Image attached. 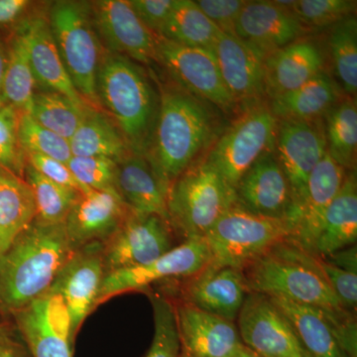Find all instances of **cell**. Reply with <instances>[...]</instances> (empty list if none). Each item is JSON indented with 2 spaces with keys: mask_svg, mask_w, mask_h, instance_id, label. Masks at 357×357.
<instances>
[{
  "mask_svg": "<svg viewBox=\"0 0 357 357\" xmlns=\"http://www.w3.org/2000/svg\"><path fill=\"white\" fill-rule=\"evenodd\" d=\"M246 2L245 0H198L196 3L220 32L236 35L237 20Z\"/></svg>",
  "mask_w": 357,
  "mask_h": 357,
  "instance_id": "obj_44",
  "label": "cell"
},
{
  "mask_svg": "<svg viewBox=\"0 0 357 357\" xmlns=\"http://www.w3.org/2000/svg\"><path fill=\"white\" fill-rule=\"evenodd\" d=\"M180 357H192V356H188V354H185V352L181 351Z\"/></svg>",
  "mask_w": 357,
  "mask_h": 357,
  "instance_id": "obj_52",
  "label": "cell"
},
{
  "mask_svg": "<svg viewBox=\"0 0 357 357\" xmlns=\"http://www.w3.org/2000/svg\"><path fill=\"white\" fill-rule=\"evenodd\" d=\"M323 51L301 37L265 58V95L272 100L290 93L325 72Z\"/></svg>",
  "mask_w": 357,
  "mask_h": 357,
  "instance_id": "obj_25",
  "label": "cell"
},
{
  "mask_svg": "<svg viewBox=\"0 0 357 357\" xmlns=\"http://www.w3.org/2000/svg\"><path fill=\"white\" fill-rule=\"evenodd\" d=\"M7 63V45L0 37V105L3 102V81Z\"/></svg>",
  "mask_w": 357,
  "mask_h": 357,
  "instance_id": "obj_50",
  "label": "cell"
},
{
  "mask_svg": "<svg viewBox=\"0 0 357 357\" xmlns=\"http://www.w3.org/2000/svg\"><path fill=\"white\" fill-rule=\"evenodd\" d=\"M21 26V25H20ZM16 28L10 43L7 45V63L3 81V102L20 112L31 109L36 79L30 64L24 35Z\"/></svg>",
  "mask_w": 357,
  "mask_h": 357,
  "instance_id": "obj_34",
  "label": "cell"
},
{
  "mask_svg": "<svg viewBox=\"0 0 357 357\" xmlns=\"http://www.w3.org/2000/svg\"><path fill=\"white\" fill-rule=\"evenodd\" d=\"M234 204L236 191L204 157L178 176L167 195L169 223L185 241L204 238Z\"/></svg>",
  "mask_w": 357,
  "mask_h": 357,
  "instance_id": "obj_5",
  "label": "cell"
},
{
  "mask_svg": "<svg viewBox=\"0 0 357 357\" xmlns=\"http://www.w3.org/2000/svg\"><path fill=\"white\" fill-rule=\"evenodd\" d=\"M236 204L255 215L287 220L293 225L292 195L274 151L263 155L244 174L236 188Z\"/></svg>",
  "mask_w": 357,
  "mask_h": 357,
  "instance_id": "obj_17",
  "label": "cell"
},
{
  "mask_svg": "<svg viewBox=\"0 0 357 357\" xmlns=\"http://www.w3.org/2000/svg\"><path fill=\"white\" fill-rule=\"evenodd\" d=\"M175 307L182 351L192 357H236L243 347L232 321L202 311L185 301Z\"/></svg>",
  "mask_w": 357,
  "mask_h": 357,
  "instance_id": "obj_20",
  "label": "cell"
},
{
  "mask_svg": "<svg viewBox=\"0 0 357 357\" xmlns=\"http://www.w3.org/2000/svg\"><path fill=\"white\" fill-rule=\"evenodd\" d=\"M91 8L107 53L126 56L140 65L156 62L157 35L143 24L128 0L91 1Z\"/></svg>",
  "mask_w": 357,
  "mask_h": 357,
  "instance_id": "obj_15",
  "label": "cell"
},
{
  "mask_svg": "<svg viewBox=\"0 0 357 357\" xmlns=\"http://www.w3.org/2000/svg\"><path fill=\"white\" fill-rule=\"evenodd\" d=\"M345 176L347 171L326 152L309 178L306 196L288 241L314 255V243L326 211L340 191Z\"/></svg>",
  "mask_w": 357,
  "mask_h": 357,
  "instance_id": "obj_23",
  "label": "cell"
},
{
  "mask_svg": "<svg viewBox=\"0 0 357 357\" xmlns=\"http://www.w3.org/2000/svg\"><path fill=\"white\" fill-rule=\"evenodd\" d=\"M24 180L31 189L36 206L35 220L50 225L64 223L81 192L56 184L26 163Z\"/></svg>",
  "mask_w": 357,
  "mask_h": 357,
  "instance_id": "obj_37",
  "label": "cell"
},
{
  "mask_svg": "<svg viewBox=\"0 0 357 357\" xmlns=\"http://www.w3.org/2000/svg\"><path fill=\"white\" fill-rule=\"evenodd\" d=\"M129 213L117 192L95 190L81 192L64 222L70 246L75 251L91 243L105 244Z\"/></svg>",
  "mask_w": 357,
  "mask_h": 357,
  "instance_id": "obj_19",
  "label": "cell"
},
{
  "mask_svg": "<svg viewBox=\"0 0 357 357\" xmlns=\"http://www.w3.org/2000/svg\"><path fill=\"white\" fill-rule=\"evenodd\" d=\"M187 279L183 301L234 323L249 293L243 270L210 262Z\"/></svg>",
  "mask_w": 357,
  "mask_h": 357,
  "instance_id": "obj_21",
  "label": "cell"
},
{
  "mask_svg": "<svg viewBox=\"0 0 357 357\" xmlns=\"http://www.w3.org/2000/svg\"><path fill=\"white\" fill-rule=\"evenodd\" d=\"M244 347L260 357H311L269 296L249 292L237 317Z\"/></svg>",
  "mask_w": 357,
  "mask_h": 357,
  "instance_id": "obj_12",
  "label": "cell"
},
{
  "mask_svg": "<svg viewBox=\"0 0 357 357\" xmlns=\"http://www.w3.org/2000/svg\"><path fill=\"white\" fill-rule=\"evenodd\" d=\"M0 357H32V356L24 342H22V344L14 342L4 333L0 337Z\"/></svg>",
  "mask_w": 357,
  "mask_h": 357,
  "instance_id": "obj_49",
  "label": "cell"
},
{
  "mask_svg": "<svg viewBox=\"0 0 357 357\" xmlns=\"http://www.w3.org/2000/svg\"><path fill=\"white\" fill-rule=\"evenodd\" d=\"M342 93L337 82L324 72L268 103L278 121H317L342 100Z\"/></svg>",
  "mask_w": 357,
  "mask_h": 357,
  "instance_id": "obj_28",
  "label": "cell"
},
{
  "mask_svg": "<svg viewBox=\"0 0 357 357\" xmlns=\"http://www.w3.org/2000/svg\"><path fill=\"white\" fill-rule=\"evenodd\" d=\"M357 239V178L349 171L337 196L326 211L314 243V255L325 258L342 249L356 245Z\"/></svg>",
  "mask_w": 357,
  "mask_h": 357,
  "instance_id": "obj_27",
  "label": "cell"
},
{
  "mask_svg": "<svg viewBox=\"0 0 357 357\" xmlns=\"http://www.w3.org/2000/svg\"><path fill=\"white\" fill-rule=\"evenodd\" d=\"M223 82L238 107L261 102L265 95V58L236 35L220 32L213 44Z\"/></svg>",
  "mask_w": 357,
  "mask_h": 357,
  "instance_id": "obj_18",
  "label": "cell"
},
{
  "mask_svg": "<svg viewBox=\"0 0 357 357\" xmlns=\"http://www.w3.org/2000/svg\"><path fill=\"white\" fill-rule=\"evenodd\" d=\"M73 253L64 223L33 220L0 256V305L14 314L48 293Z\"/></svg>",
  "mask_w": 357,
  "mask_h": 357,
  "instance_id": "obj_2",
  "label": "cell"
},
{
  "mask_svg": "<svg viewBox=\"0 0 357 357\" xmlns=\"http://www.w3.org/2000/svg\"><path fill=\"white\" fill-rule=\"evenodd\" d=\"M326 152L345 171L356 170L357 150L356 100L342 98L323 119Z\"/></svg>",
  "mask_w": 357,
  "mask_h": 357,
  "instance_id": "obj_33",
  "label": "cell"
},
{
  "mask_svg": "<svg viewBox=\"0 0 357 357\" xmlns=\"http://www.w3.org/2000/svg\"><path fill=\"white\" fill-rule=\"evenodd\" d=\"M18 139L25 154H38L67 164L72 158L69 140L37 123L26 112H20Z\"/></svg>",
  "mask_w": 357,
  "mask_h": 357,
  "instance_id": "obj_38",
  "label": "cell"
},
{
  "mask_svg": "<svg viewBox=\"0 0 357 357\" xmlns=\"http://www.w3.org/2000/svg\"><path fill=\"white\" fill-rule=\"evenodd\" d=\"M73 156L107 157L119 163L131 153L128 143L114 121L91 105L70 141Z\"/></svg>",
  "mask_w": 357,
  "mask_h": 357,
  "instance_id": "obj_30",
  "label": "cell"
},
{
  "mask_svg": "<svg viewBox=\"0 0 357 357\" xmlns=\"http://www.w3.org/2000/svg\"><path fill=\"white\" fill-rule=\"evenodd\" d=\"M220 33L196 1L175 0L172 10L157 36L183 46L211 50Z\"/></svg>",
  "mask_w": 357,
  "mask_h": 357,
  "instance_id": "obj_32",
  "label": "cell"
},
{
  "mask_svg": "<svg viewBox=\"0 0 357 357\" xmlns=\"http://www.w3.org/2000/svg\"><path fill=\"white\" fill-rule=\"evenodd\" d=\"M170 223L158 215L129 213L103 244L105 274L147 264L175 248Z\"/></svg>",
  "mask_w": 357,
  "mask_h": 357,
  "instance_id": "obj_13",
  "label": "cell"
},
{
  "mask_svg": "<svg viewBox=\"0 0 357 357\" xmlns=\"http://www.w3.org/2000/svg\"><path fill=\"white\" fill-rule=\"evenodd\" d=\"M67 165L77 182L86 190L117 192V162L114 160L107 157L72 156Z\"/></svg>",
  "mask_w": 357,
  "mask_h": 357,
  "instance_id": "obj_41",
  "label": "cell"
},
{
  "mask_svg": "<svg viewBox=\"0 0 357 357\" xmlns=\"http://www.w3.org/2000/svg\"><path fill=\"white\" fill-rule=\"evenodd\" d=\"M86 107H79L56 91H36L28 114L40 126L70 141L83 119Z\"/></svg>",
  "mask_w": 357,
  "mask_h": 357,
  "instance_id": "obj_36",
  "label": "cell"
},
{
  "mask_svg": "<svg viewBox=\"0 0 357 357\" xmlns=\"http://www.w3.org/2000/svg\"><path fill=\"white\" fill-rule=\"evenodd\" d=\"M4 333L6 332H4L3 328H0V337H1V335H3Z\"/></svg>",
  "mask_w": 357,
  "mask_h": 357,
  "instance_id": "obj_53",
  "label": "cell"
},
{
  "mask_svg": "<svg viewBox=\"0 0 357 357\" xmlns=\"http://www.w3.org/2000/svg\"><path fill=\"white\" fill-rule=\"evenodd\" d=\"M35 218L34 197L24 178L0 167V256Z\"/></svg>",
  "mask_w": 357,
  "mask_h": 357,
  "instance_id": "obj_31",
  "label": "cell"
},
{
  "mask_svg": "<svg viewBox=\"0 0 357 357\" xmlns=\"http://www.w3.org/2000/svg\"><path fill=\"white\" fill-rule=\"evenodd\" d=\"M129 2L143 24L155 35H159L175 0H130Z\"/></svg>",
  "mask_w": 357,
  "mask_h": 357,
  "instance_id": "obj_46",
  "label": "cell"
},
{
  "mask_svg": "<svg viewBox=\"0 0 357 357\" xmlns=\"http://www.w3.org/2000/svg\"><path fill=\"white\" fill-rule=\"evenodd\" d=\"M330 44L333 74L342 93L356 98L357 91V21L349 16L332 26Z\"/></svg>",
  "mask_w": 357,
  "mask_h": 357,
  "instance_id": "obj_35",
  "label": "cell"
},
{
  "mask_svg": "<svg viewBox=\"0 0 357 357\" xmlns=\"http://www.w3.org/2000/svg\"><path fill=\"white\" fill-rule=\"evenodd\" d=\"M96 95L131 153L145 156L160 105L159 89L146 70L126 56L105 52L96 77Z\"/></svg>",
  "mask_w": 357,
  "mask_h": 357,
  "instance_id": "obj_3",
  "label": "cell"
},
{
  "mask_svg": "<svg viewBox=\"0 0 357 357\" xmlns=\"http://www.w3.org/2000/svg\"><path fill=\"white\" fill-rule=\"evenodd\" d=\"M20 112L7 105H0V167L24 178L26 157L18 139Z\"/></svg>",
  "mask_w": 357,
  "mask_h": 357,
  "instance_id": "obj_42",
  "label": "cell"
},
{
  "mask_svg": "<svg viewBox=\"0 0 357 357\" xmlns=\"http://www.w3.org/2000/svg\"><path fill=\"white\" fill-rule=\"evenodd\" d=\"M318 267L330 284L342 307L347 312L356 309L357 274L333 266L318 256Z\"/></svg>",
  "mask_w": 357,
  "mask_h": 357,
  "instance_id": "obj_43",
  "label": "cell"
},
{
  "mask_svg": "<svg viewBox=\"0 0 357 357\" xmlns=\"http://www.w3.org/2000/svg\"><path fill=\"white\" fill-rule=\"evenodd\" d=\"M292 231L287 220L255 215L234 204L204 236L211 263L243 270Z\"/></svg>",
  "mask_w": 357,
  "mask_h": 357,
  "instance_id": "obj_8",
  "label": "cell"
},
{
  "mask_svg": "<svg viewBox=\"0 0 357 357\" xmlns=\"http://www.w3.org/2000/svg\"><path fill=\"white\" fill-rule=\"evenodd\" d=\"M47 17L70 81L84 102L100 109L96 77L105 52L93 23L91 2H52Z\"/></svg>",
  "mask_w": 357,
  "mask_h": 357,
  "instance_id": "obj_6",
  "label": "cell"
},
{
  "mask_svg": "<svg viewBox=\"0 0 357 357\" xmlns=\"http://www.w3.org/2000/svg\"><path fill=\"white\" fill-rule=\"evenodd\" d=\"M324 259L333 264V266L357 274L356 244L338 250L333 255L326 256Z\"/></svg>",
  "mask_w": 357,
  "mask_h": 357,
  "instance_id": "obj_48",
  "label": "cell"
},
{
  "mask_svg": "<svg viewBox=\"0 0 357 357\" xmlns=\"http://www.w3.org/2000/svg\"><path fill=\"white\" fill-rule=\"evenodd\" d=\"M20 27L24 35L36 83L43 86L45 91L62 93L79 107L88 105L70 81L59 53L47 14L35 13Z\"/></svg>",
  "mask_w": 357,
  "mask_h": 357,
  "instance_id": "obj_24",
  "label": "cell"
},
{
  "mask_svg": "<svg viewBox=\"0 0 357 357\" xmlns=\"http://www.w3.org/2000/svg\"><path fill=\"white\" fill-rule=\"evenodd\" d=\"M271 298L311 357H351L338 342L325 310Z\"/></svg>",
  "mask_w": 357,
  "mask_h": 357,
  "instance_id": "obj_29",
  "label": "cell"
},
{
  "mask_svg": "<svg viewBox=\"0 0 357 357\" xmlns=\"http://www.w3.org/2000/svg\"><path fill=\"white\" fill-rule=\"evenodd\" d=\"M243 273L249 292L325 311H345L319 271L318 255L297 248L287 239L244 267Z\"/></svg>",
  "mask_w": 357,
  "mask_h": 357,
  "instance_id": "obj_4",
  "label": "cell"
},
{
  "mask_svg": "<svg viewBox=\"0 0 357 357\" xmlns=\"http://www.w3.org/2000/svg\"><path fill=\"white\" fill-rule=\"evenodd\" d=\"M14 316L32 357H73L69 312L57 294H45Z\"/></svg>",
  "mask_w": 357,
  "mask_h": 357,
  "instance_id": "obj_16",
  "label": "cell"
},
{
  "mask_svg": "<svg viewBox=\"0 0 357 357\" xmlns=\"http://www.w3.org/2000/svg\"><path fill=\"white\" fill-rule=\"evenodd\" d=\"M116 191L131 213L158 215L169 222L168 188L144 156L130 153L117 163Z\"/></svg>",
  "mask_w": 357,
  "mask_h": 357,
  "instance_id": "obj_26",
  "label": "cell"
},
{
  "mask_svg": "<svg viewBox=\"0 0 357 357\" xmlns=\"http://www.w3.org/2000/svg\"><path fill=\"white\" fill-rule=\"evenodd\" d=\"M277 123L278 119L264 100L243 107L204 158L236 191L239 181L253 164L263 155L274 151Z\"/></svg>",
  "mask_w": 357,
  "mask_h": 357,
  "instance_id": "obj_7",
  "label": "cell"
},
{
  "mask_svg": "<svg viewBox=\"0 0 357 357\" xmlns=\"http://www.w3.org/2000/svg\"><path fill=\"white\" fill-rule=\"evenodd\" d=\"M356 0H298L289 10L305 28L316 29L333 26L354 15Z\"/></svg>",
  "mask_w": 357,
  "mask_h": 357,
  "instance_id": "obj_40",
  "label": "cell"
},
{
  "mask_svg": "<svg viewBox=\"0 0 357 357\" xmlns=\"http://www.w3.org/2000/svg\"><path fill=\"white\" fill-rule=\"evenodd\" d=\"M149 298L153 307L154 337L145 357H180L182 347L173 303L158 294Z\"/></svg>",
  "mask_w": 357,
  "mask_h": 357,
  "instance_id": "obj_39",
  "label": "cell"
},
{
  "mask_svg": "<svg viewBox=\"0 0 357 357\" xmlns=\"http://www.w3.org/2000/svg\"><path fill=\"white\" fill-rule=\"evenodd\" d=\"M326 153L324 122L278 121L274 154L287 178L295 222L304 202L312 171ZM293 227V225H292Z\"/></svg>",
  "mask_w": 357,
  "mask_h": 357,
  "instance_id": "obj_11",
  "label": "cell"
},
{
  "mask_svg": "<svg viewBox=\"0 0 357 357\" xmlns=\"http://www.w3.org/2000/svg\"><path fill=\"white\" fill-rule=\"evenodd\" d=\"M156 62L174 83L223 114L238 109L225 86L213 51L183 46L157 36Z\"/></svg>",
  "mask_w": 357,
  "mask_h": 357,
  "instance_id": "obj_9",
  "label": "cell"
},
{
  "mask_svg": "<svg viewBox=\"0 0 357 357\" xmlns=\"http://www.w3.org/2000/svg\"><path fill=\"white\" fill-rule=\"evenodd\" d=\"M236 357H260L259 356H257V354H255V352H253L252 351H250V349H248L246 347H241V351H239L238 354H237V356Z\"/></svg>",
  "mask_w": 357,
  "mask_h": 357,
  "instance_id": "obj_51",
  "label": "cell"
},
{
  "mask_svg": "<svg viewBox=\"0 0 357 357\" xmlns=\"http://www.w3.org/2000/svg\"><path fill=\"white\" fill-rule=\"evenodd\" d=\"M158 117L145 158L167 188L204 155L223 131L217 107L175 83L159 84Z\"/></svg>",
  "mask_w": 357,
  "mask_h": 357,
  "instance_id": "obj_1",
  "label": "cell"
},
{
  "mask_svg": "<svg viewBox=\"0 0 357 357\" xmlns=\"http://www.w3.org/2000/svg\"><path fill=\"white\" fill-rule=\"evenodd\" d=\"M306 28L276 1H248L239 14L236 35L267 56L303 37Z\"/></svg>",
  "mask_w": 357,
  "mask_h": 357,
  "instance_id": "obj_22",
  "label": "cell"
},
{
  "mask_svg": "<svg viewBox=\"0 0 357 357\" xmlns=\"http://www.w3.org/2000/svg\"><path fill=\"white\" fill-rule=\"evenodd\" d=\"M25 157L28 165L52 182L64 187L73 188L81 192L89 191L77 182L67 164L38 154H25Z\"/></svg>",
  "mask_w": 357,
  "mask_h": 357,
  "instance_id": "obj_45",
  "label": "cell"
},
{
  "mask_svg": "<svg viewBox=\"0 0 357 357\" xmlns=\"http://www.w3.org/2000/svg\"><path fill=\"white\" fill-rule=\"evenodd\" d=\"M211 260L210 249L204 238L187 239L147 264L105 274L96 306L114 296L142 290L155 282L190 278L203 270Z\"/></svg>",
  "mask_w": 357,
  "mask_h": 357,
  "instance_id": "obj_10",
  "label": "cell"
},
{
  "mask_svg": "<svg viewBox=\"0 0 357 357\" xmlns=\"http://www.w3.org/2000/svg\"><path fill=\"white\" fill-rule=\"evenodd\" d=\"M105 275L103 244L91 243L74 251L52 284L49 293L60 296L69 312L73 344L84 319L96 307Z\"/></svg>",
  "mask_w": 357,
  "mask_h": 357,
  "instance_id": "obj_14",
  "label": "cell"
},
{
  "mask_svg": "<svg viewBox=\"0 0 357 357\" xmlns=\"http://www.w3.org/2000/svg\"><path fill=\"white\" fill-rule=\"evenodd\" d=\"M35 3L28 0H0V29L20 27L34 14Z\"/></svg>",
  "mask_w": 357,
  "mask_h": 357,
  "instance_id": "obj_47",
  "label": "cell"
}]
</instances>
